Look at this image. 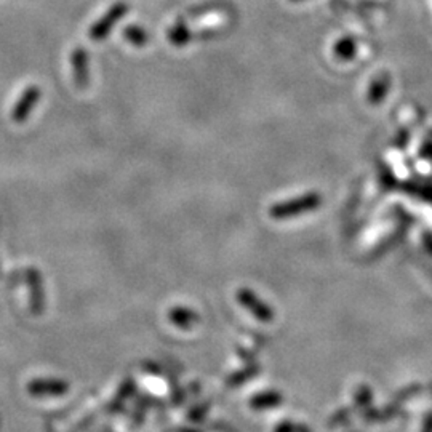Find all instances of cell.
<instances>
[{
  "label": "cell",
  "mask_w": 432,
  "mask_h": 432,
  "mask_svg": "<svg viewBox=\"0 0 432 432\" xmlns=\"http://www.w3.org/2000/svg\"><path fill=\"white\" fill-rule=\"evenodd\" d=\"M421 432H432V412H429V413L424 417Z\"/></svg>",
  "instance_id": "cell-13"
},
{
  "label": "cell",
  "mask_w": 432,
  "mask_h": 432,
  "mask_svg": "<svg viewBox=\"0 0 432 432\" xmlns=\"http://www.w3.org/2000/svg\"><path fill=\"white\" fill-rule=\"evenodd\" d=\"M181 432H196L194 429H189V431H181Z\"/></svg>",
  "instance_id": "cell-15"
},
{
  "label": "cell",
  "mask_w": 432,
  "mask_h": 432,
  "mask_svg": "<svg viewBox=\"0 0 432 432\" xmlns=\"http://www.w3.org/2000/svg\"><path fill=\"white\" fill-rule=\"evenodd\" d=\"M26 282L29 290V305H31L32 314L40 315L45 307V291H44V280L40 276L39 269L29 267L26 271Z\"/></svg>",
  "instance_id": "cell-3"
},
{
  "label": "cell",
  "mask_w": 432,
  "mask_h": 432,
  "mask_svg": "<svg viewBox=\"0 0 432 432\" xmlns=\"http://www.w3.org/2000/svg\"><path fill=\"white\" fill-rule=\"evenodd\" d=\"M27 390L31 395H64L69 390V384L63 379H32L27 384Z\"/></svg>",
  "instance_id": "cell-6"
},
{
  "label": "cell",
  "mask_w": 432,
  "mask_h": 432,
  "mask_svg": "<svg viewBox=\"0 0 432 432\" xmlns=\"http://www.w3.org/2000/svg\"><path fill=\"white\" fill-rule=\"evenodd\" d=\"M282 394L277 393V390H265V393L252 397L250 407L255 408V410H266V408H272L282 404Z\"/></svg>",
  "instance_id": "cell-8"
},
{
  "label": "cell",
  "mask_w": 432,
  "mask_h": 432,
  "mask_svg": "<svg viewBox=\"0 0 432 432\" xmlns=\"http://www.w3.org/2000/svg\"><path fill=\"white\" fill-rule=\"evenodd\" d=\"M296 426L298 424L291 421H282L274 428V432H296Z\"/></svg>",
  "instance_id": "cell-12"
},
{
  "label": "cell",
  "mask_w": 432,
  "mask_h": 432,
  "mask_svg": "<svg viewBox=\"0 0 432 432\" xmlns=\"http://www.w3.org/2000/svg\"><path fill=\"white\" fill-rule=\"evenodd\" d=\"M355 400H357V405H360V407L370 405V402H371V390H370V388L360 386L357 389V393H355Z\"/></svg>",
  "instance_id": "cell-11"
},
{
  "label": "cell",
  "mask_w": 432,
  "mask_h": 432,
  "mask_svg": "<svg viewBox=\"0 0 432 432\" xmlns=\"http://www.w3.org/2000/svg\"><path fill=\"white\" fill-rule=\"evenodd\" d=\"M124 37L133 46H138V49H141V46L148 44V32H146L141 26H135V25L127 26L124 29Z\"/></svg>",
  "instance_id": "cell-10"
},
{
  "label": "cell",
  "mask_w": 432,
  "mask_h": 432,
  "mask_svg": "<svg viewBox=\"0 0 432 432\" xmlns=\"http://www.w3.org/2000/svg\"><path fill=\"white\" fill-rule=\"evenodd\" d=\"M72 79L79 90H85L90 85V56L84 49H75L71 53Z\"/></svg>",
  "instance_id": "cell-4"
},
{
  "label": "cell",
  "mask_w": 432,
  "mask_h": 432,
  "mask_svg": "<svg viewBox=\"0 0 432 432\" xmlns=\"http://www.w3.org/2000/svg\"><path fill=\"white\" fill-rule=\"evenodd\" d=\"M128 10H130V7H128V4L125 2L114 4L113 7L90 27V39L95 40V42H101V40L106 39L110 31L115 27V25L128 13Z\"/></svg>",
  "instance_id": "cell-1"
},
{
  "label": "cell",
  "mask_w": 432,
  "mask_h": 432,
  "mask_svg": "<svg viewBox=\"0 0 432 432\" xmlns=\"http://www.w3.org/2000/svg\"><path fill=\"white\" fill-rule=\"evenodd\" d=\"M237 301L241 303V305L248 309L250 312H252L256 319L262 320V322H269L272 319V311L271 307L265 305L258 296H256L252 290L248 288H242L237 291Z\"/></svg>",
  "instance_id": "cell-5"
},
{
  "label": "cell",
  "mask_w": 432,
  "mask_h": 432,
  "mask_svg": "<svg viewBox=\"0 0 432 432\" xmlns=\"http://www.w3.org/2000/svg\"><path fill=\"white\" fill-rule=\"evenodd\" d=\"M42 98V90H40L39 85H29L25 91L21 93V96L18 98V101L15 103V108L11 110V119L16 124H25L27 120L29 114L32 113L34 109Z\"/></svg>",
  "instance_id": "cell-2"
},
{
  "label": "cell",
  "mask_w": 432,
  "mask_h": 432,
  "mask_svg": "<svg viewBox=\"0 0 432 432\" xmlns=\"http://www.w3.org/2000/svg\"><path fill=\"white\" fill-rule=\"evenodd\" d=\"M296 432H311V429H309L307 426H305V424H298L296 426Z\"/></svg>",
  "instance_id": "cell-14"
},
{
  "label": "cell",
  "mask_w": 432,
  "mask_h": 432,
  "mask_svg": "<svg viewBox=\"0 0 432 432\" xmlns=\"http://www.w3.org/2000/svg\"><path fill=\"white\" fill-rule=\"evenodd\" d=\"M168 40L174 46H184L191 42V31L183 21H178L168 31Z\"/></svg>",
  "instance_id": "cell-9"
},
{
  "label": "cell",
  "mask_w": 432,
  "mask_h": 432,
  "mask_svg": "<svg viewBox=\"0 0 432 432\" xmlns=\"http://www.w3.org/2000/svg\"><path fill=\"white\" fill-rule=\"evenodd\" d=\"M198 314L194 309L186 306H173L168 311V320L181 330H191L198 324Z\"/></svg>",
  "instance_id": "cell-7"
}]
</instances>
